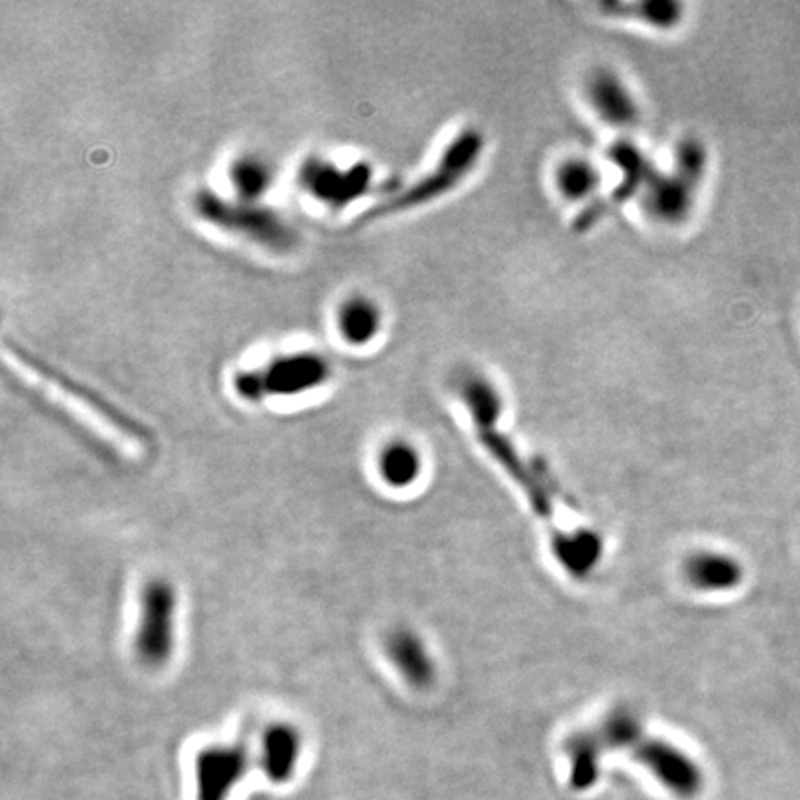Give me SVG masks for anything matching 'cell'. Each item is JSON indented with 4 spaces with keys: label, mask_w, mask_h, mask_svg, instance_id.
Here are the masks:
<instances>
[{
    "label": "cell",
    "mask_w": 800,
    "mask_h": 800,
    "mask_svg": "<svg viewBox=\"0 0 800 800\" xmlns=\"http://www.w3.org/2000/svg\"><path fill=\"white\" fill-rule=\"evenodd\" d=\"M338 330L349 345H369L382 330L381 306L365 295H352L341 302L335 313Z\"/></svg>",
    "instance_id": "cell-17"
},
{
    "label": "cell",
    "mask_w": 800,
    "mask_h": 800,
    "mask_svg": "<svg viewBox=\"0 0 800 800\" xmlns=\"http://www.w3.org/2000/svg\"><path fill=\"white\" fill-rule=\"evenodd\" d=\"M708 171V150L697 138L676 145L671 171L652 168L641 202L647 215L658 225L676 226L690 220L697 206L698 191Z\"/></svg>",
    "instance_id": "cell-2"
},
{
    "label": "cell",
    "mask_w": 800,
    "mask_h": 800,
    "mask_svg": "<svg viewBox=\"0 0 800 800\" xmlns=\"http://www.w3.org/2000/svg\"><path fill=\"white\" fill-rule=\"evenodd\" d=\"M275 180L273 168L256 154L242 156L232 163L231 182L243 202H254L269 190Z\"/></svg>",
    "instance_id": "cell-21"
},
{
    "label": "cell",
    "mask_w": 800,
    "mask_h": 800,
    "mask_svg": "<svg viewBox=\"0 0 800 800\" xmlns=\"http://www.w3.org/2000/svg\"><path fill=\"white\" fill-rule=\"evenodd\" d=\"M373 171L365 163L340 169L327 162H308L300 173V182L310 195L329 204H345L367 191Z\"/></svg>",
    "instance_id": "cell-12"
},
{
    "label": "cell",
    "mask_w": 800,
    "mask_h": 800,
    "mask_svg": "<svg viewBox=\"0 0 800 800\" xmlns=\"http://www.w3.org/2000/svg\"><path fill=\"white\" fill-rule=\"evenodd\" d=\"M594 732L605 750H632L639 739L646 736V728L638 715L625 708L606 715L599 728Z\"/></svg>",
    "instance_id": "cell-22"
},
{
    "label": "cell",
    "mask_w": 800,
    "mask_h": 800,
    "mask_svg": "<svg viewBox=\"0 0 800 800\" xmlns=\"http://www.w3.org/2000/svg\"><path fill=\"white\" fill-rule=\"evenodd\" d=\"M302 736L291 723H271L259 739V764L273 782H288L299 769Z\"/></svg>",
    "instance_id": "cell-13"
},
{
    "label": "cell",
    "mask_w": 800,
    "mask_h": 800,
    "mask_svg": "<svg viewBox=\"0 0 800 800\" xmlns=\"http://www.w3.org/2000/svg\"><path fill=\"white\" fill-rule=\"evenodd\" d=\"M247 753L239 745H210L196 755L199 800H225L247 772Z\"/></svg>",
    "instance_id": "cell-10"
},
{
    "label": "cell",
    "mask_w": 800,
    "mask_h": 800,
    "mask_svg": "<svg viewBox=\"0 0 800 800\" xmlns=\"http://www.w3.org/2000/svg\"><path fill=\"white\" fill-rule=\"evenodd\" d=\"M195 207L202 220L258 243L262 247L286 250L295 243L294 231L280 215L271 210L254 206L253 202L234 204L213 195L212 191H202L196 196Z\"/></svg>",
    "instance_id": "cell-5"
},
{
    "label": "cell",
    "mask_w": 800,
    "mask_h": 800,
    "mask_svg": "<svg viewBox=\"0 0 800 800\" xmlns=\"http://www.w3.org/2000/svg\"><path fill=\"white\" fill-rule=\"evenodd\" d=\"M685 580L704 594H725L742 586L745 570L739 559L719 551L691 554L684 565Z\"/></svg>",
    "instance_id": "cell-14"
},
{
    "label": "cell",
    "mask_w": 800,
    "mask_h": 800,
    "mask_svg": "<svg viewBox=\"0 0 800 800\" xmlns=\"http://www.w3.org/2000/svg\"><path fill=\"white\" fill-rule=\"evenodd\" d=\"M586 98L600 121L617 130H628L638 125L641 110L632 87L617 71L599 67L586 78Z\"/></svg>",
    "instance_id": "cell-9"
},
{
    "label": "cell",
    "mask_w": 800,
    "mask_h": 800,
    "mask_svg": "<svg viewBox=\"0 0 800 800\" xmlns=\"http://www.w3.org/2000/svg\"><path fill=\"white\" fill-rule=\"evenodd\" d=\"M605 749L595 732H580L567 743V756L570 764V788L586 791L594 788L600 772V756Z\"/></svg>",
    "instance_id": "cell-20"
},
{
    "label": "cell",
    "mask_w": 800,
    "mask_h": 800,
    "mask_svg": "<svg viewBox=\"0 0 800 800\" xmlns=\"http://www.w3.org/2000/svg\"><path fill=\"white\" fill-rule=\"evenodd\" d=\"M456 393L466 406L474 428L501 426L504 397L490 376L480 371H466L456 381Z\"/></svg>",
    "instance_id": "cell-15"
},
{
    "label": "cell",
    "mask_w": 800,
    "mask_h": 800,
    "mask_svg": "<svg viewBox=\"0 0 800 800\" xmlns=\"http://www.w3.org/2000/svg\"><path fill=\"white\" fill-rule=\"evenodd\" d=\"M179 594L166 578L145 582L139 594L138 627L134 633V654L143 668L166 669L177 651Z\"/></svg>",
    "instance_id": "cell-3"
},
{
    "label": "cell",
    "mask_w": 800,
    "mask_h": 800,
    "mask_svg": "<svg viewBox=\"0 0 800 800\" xmlns=\"http://www.w3.org/2000/svg\"><path fill=\"white\" fill-rule=\"evenodd\" d=\"M605 18L673 30L684 21V4L674 0H602L597 4Z\"/></svg>",
    "instance_id": "cell-16"
},
{
    "label": "cell",
    "mask_w": 800,
    "mask_h": 800,
    "mask_svg": "<svg viewBox=\"0 0 800 800\" xmlns=\"http://www.w3.org/2000/svg\"><path fill=\"white\" fill-rule=\"evenodd\" d=\"M630 753L663 788L676 797L693 799L703 791V769L673 743L646 734Z\"/></svg>",
    "instance_id": "cell-7"
},
{
    "label": "cell",
    "mask_w": 800,
    "mask_h": 800,
    "mask_svg": "<svg viewBox=\"0 0 800 800\" xmlns=\"http://www.w3.org/2000/svg\"><path fill=\"white\" fill-rule=\"evenodd\" d=\"M13 360H18L21 367L26 369L29 373L51 387L52 392L58 393L60 397H64L67 403L73 404L81 409L82 414H89L97 425L108 428V433L114 434L116 438H121L128 444H141L147 439V434L136 420L128 419L127 415L121 414L119 409L114 408L111 404L106 403L104 398L98 397L89 390H84L81 384L71 381L67 376L58 373L56 369L38 362L29 354H24L19 346H12Z\"/></svg>",
    "instance_id": "cell-6"
},
{
    "label": "cell",
    "mask_w": 800,
    "mask_h": 800,
    "mask_svg": "<svg viewBox=\"0 0 800 800\" xmlns=\"http://www.w3.org/2000/svg\"><path fill=\"white\" fill-rule=\"evenodd\" d=\"M484 134L480 132L478 128H463L441 150L433 171L423 174L419 180H415L414 184H409L398 195L378 202L367 213H363L362 221L382 220V217L417 210L425 204H433V202L444 199L458 190L471 177L472 171L480 163V158L484 154Z\"/></svg>",
    "instance_id": "cell-1"
},
{
    "label": "cell",
    "mask_w": 800,
    "mask_h": 800,
    "mask_svg": "<svg viewBox=\"0 0 800 800\" xmlns=\"http://www.w3.org/2000/svg\"><path fill=\"white\" fill-rule=\"evenodd\" d=\"M376 469L387 488L408 490L423 472V456L408 439H392L376 456Z\"/></svg>",
    "instance_id": "cell-18"
},
{
    "label": "cell",
    "mask_w": 800,
    "mask_h": 800,
    "mask_svg": "<svg viewBox=\"0 0 800 800\" xmlns=\"http://www.w3.org/2000/svg\"><path fill=\"white\" fill-rule=\"evenodd\" d=\"M602 174L588 158L573 156L559 163L554 173V185L565 201L584 202L594 199L599 191Z\"/></svg>",
    "instance_id": "cell-19"
},
{
    "label": "cell",
    "mask_w": 800,
    "mask_h": 800,
    "mask_svg": "<svg viewBox=\"0 0 800 800\" xmlns=\"http://www.w3.org/2000/svg\"><path fill=\"white\" fill-rule=\"evenodd\" d=\"M610 158L621 173V182L614 188L608 201L599 202L597 206L584 210V213L576 217L575 228L578 232L594 228L600 220H605L608 212L616 210L617 206H622L633 196L641 195L646 190L647 180L651 177L652 168H654V163L647 158L646 152L630 141H619L614 145Z\"/></svg>",
    "instance_id": "cell-8"
},
{
    "label": "cell",
    "mask_w": 800,
    "mask_h": 800,
    "mask_svg": "<svg viewBox=\"0 0 800 800\" xmlns=\"http://www.w3.org/2000/svg\"><path fill=\"white\" fill-rule=\"evenodd\" d=\"M384 654L398 676L414 690H428L438 679V663L425 639L412 628L398 627L387 632Z\"/></svg>",
    "instance_id": "cell-11"
},
{
    "label": "cell",
    "mask_w": 800,
    "mask_h": 800,
    "mask_svg": "<svg viewBox=\"0 0 800 800\" xmlns=\"http://www.w3.org/2000/svg\"><path fill=\"white\" fill-rule=\"evenodd\" d=\"M332 376L330 362L317 352H294L273 360L269 365L236 376L237 395L248 403L265 397H297L324 386Z\"/></svg>",
    "instance_id": "cell-4"
}]
</instances>
